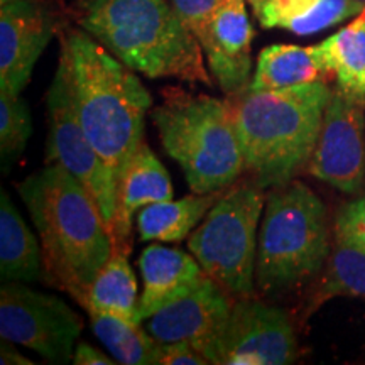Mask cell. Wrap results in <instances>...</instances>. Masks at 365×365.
Instances as JSON below:
<instances>
[{
    "instance_id": "7a4b0ae2",
    "label": "cell",
    "mask_w": 365,
    "mask_h": 365,
    "mask_svg": "<svg viewBox=\"0 0 365 365\" xmlns=\"http://www.w3.org/2000/svg\"><path fill=\"white\" fill-rule=\"evenodd\" d=\"M19 195L38 230L49 279L83 304L91 281L115 249L97 202L54 163L27 176Z\"/></svg>"
},
{
    "instance_id": "7402d4cb",
    "label": "cell",
    "mask_w": 365,
    "mask_h": 365,
    "mask_svg": "<svg viewBox=\"0 0 365 365\" xmlns=\"http://www.w3.org/2000/svg\"><path fill=\"white\" fill-rule=\"evenodd\" d=\"M81 307L88 314H115L129 322L140 323L137 318L139 301H137L135 274L127 261V252L113 249L110 259L91 281Z\"/></svg>"
},
{
    "instance_id": "4fadbf2b",
    "label": "cell",
    "mask_w": 365,
    "mask_h": 365,
    "mask_svg": "<svg viewBox=\"0 0 365 365\" xmlns=\"http://www.w3.org/2000/svg\"><path fill=\"white\" fill-rule=\"evenodd\" d=\"M56 33L48 0H0V90L22 93Z\"/></svg>"
},
{
    "instance_id": "44dd1931",
    "label": "cell",
    "mask_w": 365,
    "mask_h": 365,
    "mask_svg": "<svg viewBox=\"0 0 365 365\" xmlns=\"http://www.w3.org/2000/svg\"><path fill=\"white\" fill-rule=\"evenodd\" d=\"M317 48L327 71L335 76L336 90L365 103V9Z\"/></svg>"
},
{
    "instance_id": "484cf974",
    "label": "cell",
    "mask_w": 365,
    "mask_h": 365,
    "mask_svg": "<svg viewBox=\"0 0 365 365\" xmlns=\"http://www.w3.org/2000/svg\"><path fill=\"white\" fill-rule=\"evenodd\" d=\"M335 240L365 250V198L346 203L335 218Z\"/></svg>"
},
{
    "instance_id": "8992f818",
    "label": "cell",
    "mask_w": 365,
    "mask_h": 365,
    "mask_svg": "<svg viewBox=\"0 0 365 365\" xmlns=\"http://www.w3.org/2000/svg\"><path fill=\"white\" fill-rule=\"evenodd\" d=\"M330 257L325 205L304 182L289 181L269 195L257 244L255 281L262 294L301 284Z\"/></svg>"
},
{
    "instance_id": "6da1fadb",
    "label": "cell",
    "mask_w": 365,
    "mask_h": 365,
    "mask_svg": "<svg viewBox=\"0 0 365 365\" xmlns=\"http://www.w3.org/2000/svg\"><path fill=\"white\" fill-rule=\"evenodd\" d=\"M59 61L66 68L81 127L118 188L127 164L144 143V117L153 97L134 70L83 29L63 33Z\"/></svg>"
},
{
    "instance_id": "4dcf8cb0",
    "label": "cell",
    "mask_w": 365,
    "mask_h": 365,
    "mask_svg": "<svg viewBox=\"0 0 365 365\" xmlns=\"http://www.w3.org/2000/svg\"><path fill=\"white\" fill-rule=\"evenodd\" d=\"M262 2H264V0H249V4H250V6H252V11H255V9L261 6Z\"/></svg>"
},
{
    "instance_id": "2e32d148",
    "label": "cell",
    "mask_w": 365,
    "mask_h": 365,
    "mask_svg": "<svg viewBox=\"0 0 365 365\" xmlns=\"http://www.w3.org/2000/svg\"><path fill=\"white\" fill-rule=\"evenodd\" d=\"M173 195L175 191L166 168L156 158L153 149L143 143L118 181L115 227H113L115 249L124 250L127 254L130 252L132 217L137 210L164 200H173Z\"/></svg>"
},
{
    "instance_id": "d6986e66",
    "label": "cell",
    "mask_w": 365,
    "mask_h": 365,
    "mask_svg": "<svg viewBox=\"0 0 365 365\" xmlns=\"http://www.w3.org/2000/svg\"><path fill=\"white\" fill-rule=\"evenodd\" d=\"M43 247L6 190L0 195V276L2 281L33 282L41 276Z\"/></svg>"
},
{
    "instance_id": "f546056e",
    "label": "cell",
    "mask_w": 365,
    "mask_h": 365,
    "mask_svg": "<svg viewBox=\"0 0 365 365\" xmlns=\"http://www.w3.org/2000/svg\"><path fill=\"white\" fill-rule=\"evenodd\" d=\"M0 364L2 365H33V360H27L19 350H16V346L12 345V341L2 340L0 345Z\"/></svg>"
},
{
    "instance_id": "ffe728a7",
    "label": "cell",
    "mask_w": 365,
    "mask_h": 365,
    "mask_svg": "<svg viewBox=\"0 0 365 365\" xmlns=\"http://www.w3.org/2000/svg\"><path fill=\"white\" fill-rule=\"evenodd\" d=\"M225 190L203 195L193 193L178 202L164 200L140 208L137 215L139 239L144 242H181L207 217Z\"/></svg>"
},
{
    "instance_id": "1f68e13d",
    "label": "cell",
    "mask_w": 365,
    "mask_h": 365,
    "mask_svg": "<svg viewBox=\"0 0 365 365\" xmlns=\"http://www.w3.org/2000/svg\"><path fill=\"white\" fill-rule=\"evenodd\" d=\"M360 2H365V0H360Z\"/></svg>"
},
{
    "instance_id": "cb8c5ba5",
    "label": "cell",
    "mask_w": 365,
    "mask_h": 365,
    "mask_svg": "<svg viewBox=\"0 0 365 365\" xmlns=\"http://www.w3.org/2000/svg\"><path fill=\"white\" fill-rule=\"evenodd\" d=\"M336 296L365 299V250L336 244L313 294L312 308L317 309Z\"/></svg>"
},
{
    "instance_id": "5b68a950",
    "label": "cell",
    "mask_w": 365,
    "mask_h": 365,
    "mask_svg": "<svg viewBox=\"0 0 365 365\" xmlns=\"http://www.w3.org/2000/svg\"><path fill=\"white\" fill-rule=\"evenodd\" d=\"M153 122L164 150L180 164L193 193L225 190L245 171L227 100L173 86L163 91Z\"/></svg>"
},
{
    "instance_id": "d4e9b609",
    "label": "cell",
    "mask_w": 365,
    "mask_h": 365,
    "mask_svg": "<svg viewBox=\"0 0 365 365\" xmlns=\"http://www.w3.org/2000/svg\"><path fill=\"white\" fill-rule=\"evenodd\" d=\"M33 134V117L21 93L0 90V159L2 170L9 171L11 164L24 153Z\"/></svg>"
},
{
    "instance_id": "4316f807",
    "label": "cell",
    "mask_w": 365,
    "mask_h": 365,
    "mask_svg": "<svg viewBox=\"0 0 365 365\" xmlns=\"http://www.w3.org/2000/svg\"><path fill=\"white\" fill-rule=\"evenodd\" d=\"M218 0H171L173 7L200 44L205 43Z\"/></svg>"
},
{
    "instance_id": "30bf717a",
    "label": "cell",
    "mask_w": 365,
    "mask_h": 365,
    "mask_svg": "<svg viewBox=\"0 0 365 365\" xmlns=\"http://www.w3.org/2000/svg\"><path fill=\"white\" fill-rule=\"evenodd\" d=\"M365 103L333 90L323 115L308 171L341 193L357 195L365 185Z\"/></svg>"
},
{
    "instance_id": "603a6c76",
    "label": "cell",
    "mask_w": 365,
    "mask_h": 365,
    "mask_svg": "<svg viewBox=\"0 0 365 365\" xmlns=\"http://www.w3.org/2000/svg\"><path fill=\"white\" fill-rule=\"evenodd\" d=\"M90 322L97 339L117 364L159 365V341L149 331L140 330V323L105 313H91Z\"/></svg>"
},
{
    "instance_id": "3957f363",
    "label": "cell",
    "mask_w": 365,
    "mask_h": 365,
    "mask_svg": "<svg viewBox=\"0 0 365 365\" xmlns=\"http://www.w3.org/2000/svg\"><path fill=\"white\" fill-rule=\"evenodd\" d=\"M333 90L327 80L228 95L245 171L259 188L293 181L312 158Z\"/></svg>"
},
{
    "instance_id": "5bb4252c",
    "label": "cell",
    "mask_w": 365,
    "mask_h": 365,
    "mask_svg": "<svg viewBox=\"0 0 365 365\" xmlns=\"http://www.w3.org/2000/svg\"><path fill=\"white\" fill-rule=\"evenodd\" d=\"M252 38L247 0H218L202 48L210 71L227 95L249 88Z\"/></svg>"
},
{
    "instance_id": "7c38bea8",
    "label": "cell",
    "mask_w": 365,
    "mask_h": 365,
    "mask_svg": "<svg viewBox=\"0 0 365 365\" xmlns=\"http://www.w3.org/2000/svg\"><path fill=\"white\" fill-rule=\"evenodd\" d=\"M234 298L225 287L205 274L188 294L149 318L148 331L159 344L186 341L210 364L217 365Z\"/></svg>"
},
{
    "instance_id": "8fae6325",
    "label": "cell",
    "mask_w": 365,
    "mask_h": 365,
    "mask_svg": "<svg viewBox=\"0 0 365 365\" xmlns=\"http://www.w3.org/2000/svg\"><path fill=\"white\" fill-rule=\"evenodd\" d=\"M296 357L298 340L284 309L250 296L235 299L217 365H287Z\"/></svg>"
},
{
    "instance_id": "f1b7e54d",
    "label": "cell",
    "mask_w": 365,
    "mask_h": 365,
    "mask_svg": "<svg viewBox=\"0 0 365 365\" xmlns=\"http://www.w3.org/2000/svg\"><path fill=\"white\" fill-rule=\"evenodd\" d=\"M73 362L76 365H113L117 364V360L113 357L108 359L102 350L88 344H78L73 355Z\"/></svg>"
},
{
    "instance_id": "ba28073f",
    "label": "cell",
    "mask_w": 365,
    "mask_h": 365,
    "mask_svg": "<svg viewBox=\"0 0 365 365\" xmlns=\"http://www.w3.org/2000/svg\"><path fill=\"white\" fill-rule=\"evenodd\" d=\"M48 163L59 164L88 190L113 237L117 212V180L86 137L76 113L66 68L58 61L48 95Z\"/></svg>"
},
{
    "instance_id": "83f0119b",
    "label": "cell",
    "mask_w": 365,
    "mask_h": 365,
    "mask_svg": "<svg viewBox=\"0 0 365 365\" xmlns=\"http://www.w3.org/2000/svg\"><path fill=\"white\" fill-rule=\"evenodd\" d=\"M210 364L193 345L186 341L159 344V365H207Z\"/></svg>"
},
{
    "instance_id": "e0dca14e",
    "label": "cell",
    "mask_w": 365,
    "mask_h": 365,
    "mask_svg": "<svg viewBox=\"0 0 365 365\" xmlns=\"http://www.w3.org/2000/svg\"><path fill=\"white\" fill-rule=\"evenodd\" d=\"M365 9L360 0H264L255 9L266 29H286L298 36H312L359 16Z\"/></svg>"
},
{
    "instance_id": "52a82bcc",
    "label": "cell",
    "mask_w": 365,
    "mask_h": 365,
    "mask_svg": "<svg viewBox=\"0 0 365 365\" xmlns=\"http://www.w3.org/2000/svg\"><path fill=\"white\" fill-rule=\"evenodd\" d=\"M262 191L257 185L227 188L188 237V249L203 272L235 298H247L254 291Z\"/></svg>"
},
{
    "instance_id": "ac0fdd59",
    "label": "cell",
    "mask_w": 365,
    "mask_h": 365,
    "mask_svg": "<svg viewBox=\"0 0 365 365\" xmlns=\"http://www.w3.org/2000/svg\"><path fill=\"white\" fill-rule=\"evenodd\" d=\"M330 73L323 65L317 46L274 44L259 53L257 68L249 88L255 91L291 88L312 81L327 80Z\"/></svg>"
},
{
    "instance_id": "277c9868",
    "label": "cell",
    "mask_w": 365,
    "mask_h": 365,
    "mask_svg": "<svg viewBox=\"0 0 365 365\" xmlns=\"http://www.w3.org/2000/svg\"><path fill=\"white\" fill-rule=\"evenodd\" d=\"M76 19L107 51L148 78L212 86L202 44L168 0H78Z\"/></svg>"
},
{
    "instance_id": "9c48e42d",
    "label": "cell",
    "mask_w": 365,
    "mask_h": 365,
    "mask_svg": "<svg viewBox=\"0 0 365 365\" xmlns=\"http://www.w3.org/2000/svg\"><path fill=\"white\" fill-rule=\"evenodd\" d=\"M83 319L54 294L9 281L0 289V336L43 355L53 364L73 360Z\"/></svg>"
},
{
    "instance_id": "9a60e30c",
    "label": "cell",
    "mask_w": 365,
    "mask_h": 365,
    "mask_svg": "<svg viewBox=\"0 0 365 365\" xmlns=\"http://www.w3.org/2000/svg\"><path fill=\"white\" fill-rule=\"evenodd\" d=\"M144 289L140 294L137 318L149 319L190 293L205 276L193 254L180 249L149 245L139 259Z\"/></svg>"
}]
</instances>
